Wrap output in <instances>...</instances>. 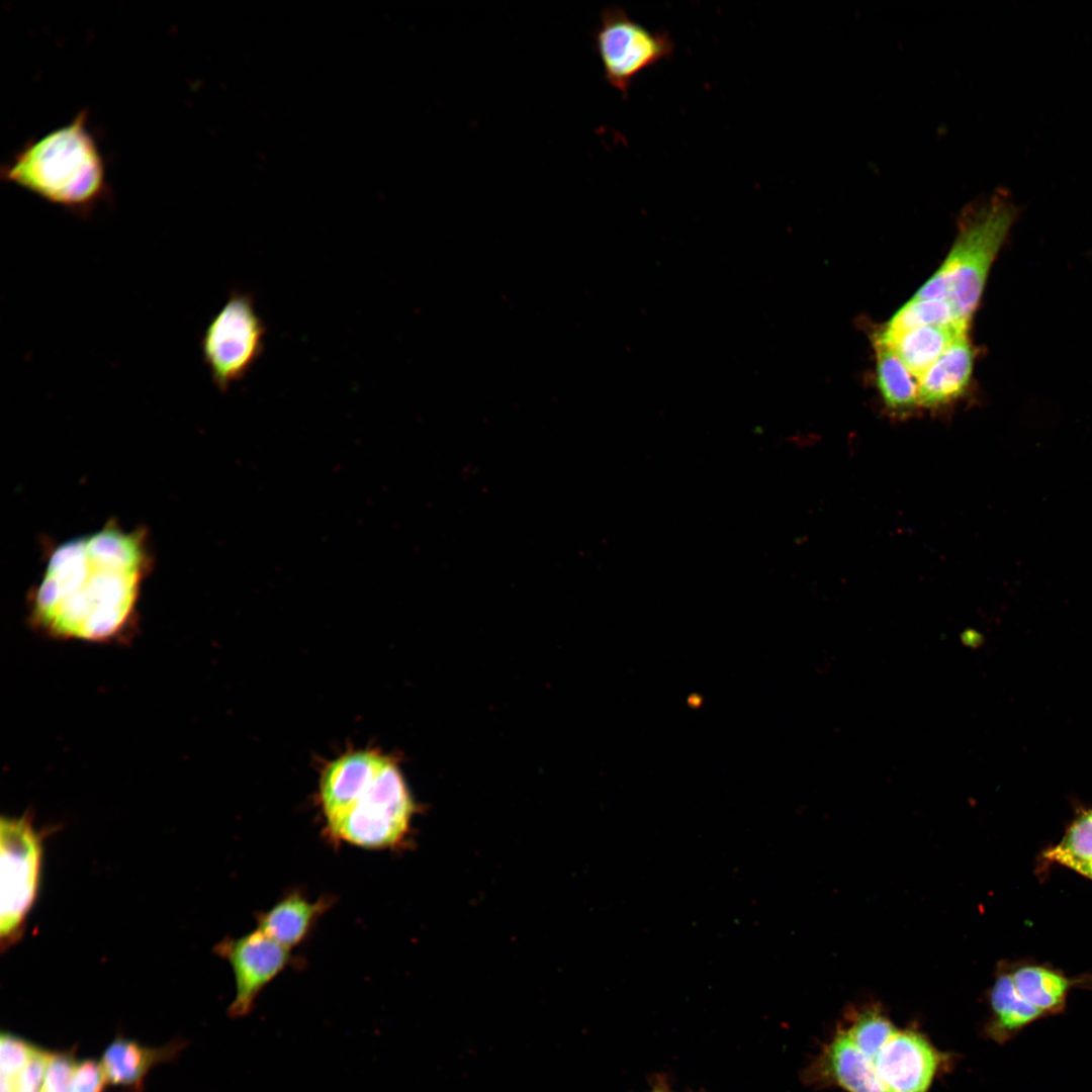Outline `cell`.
Wrapping results in <instances>:
<instances>
[{"label":"cell","mask_w":1092,"mask_h":1092,"mask_svg":"<svg viewBox=\"0 0 1092 1092\" xmlns=\"http://www.w3.org/2000/svg\"><path fill=\"white\" fill-rule=\"evenodd\" d=\"M976 638H978V634L975 633L974 631H971V632L967 631L964 634H962L963 642L965 644H969L971 646H974L975 642H978V640Z\"/></svg>","instance_id":"cell-25"},{"label":"cell","mask_w":1092,"mask_h":1092,"mask_svg":"<svg viewBox=\"0 0 1092 1092\" xmlns=\"http://www.w3.org/2000/svg\"><path fill=\"white\" fill-rule=\"evenodd\" d=\"M990 1003L992 1018L986 1030L987 1034L999 1043H1005L1030 1024L1045 1017L1019 995L1009 973H1002L996 978L990 993Z\"/></svg>","instance_id":"cell-16"},{"label":"cell","mask_w":1092,"mask_h":1092,"mask_svg":"<svg viewBox=\"0 0 1092 1092\" xmlns=\"http://www.w3.org/2000/svg\"><path fill=\"white\" fill-rule=\"evenodd\" d=\"M968 326H927L889 334L880 331L875 340L890 347L919 380Z\"/></svg>","instance_id":"cell-13"},{"label":"cell","mask_w":1092,"mask_h":1092,"mask_svg":"<svg viewBox=\"0 0 1092 1092\" xmlns=\"http://www.w3.org/2000/svg\"><path fill=\"white\" fill-rule=\"evenodd\" d=\"M953 324L964 325L958 321L951 305L946 300L913 296L897 310L881 331L896 334L920 327Z\"/></svg>","instance_id":"cell-19"},{"label":"cell","mask_w":1092,"mask_h":1092,"mask_svg":"<svg viewBox=\"0 0 1092 1092\" xmlns=\"http://www.w3.org/2000/svg\"><path fill=\"white\" fill-rule=\"evenodd\" d=\"M416 805L395 764L388 758L354 806L328 824L340 841L369 849L387 848L410 832Z\"/></svg>","instance_id":"cell-4"},{"label":"cell","mask_w":1092,"mask_h":1092,"mask_svg":"<svg viewBox=\"0 0 1092 1092\" xmlns=\"http://www.w3.org/2000/svg\"><path fill=\"white\" fill-rule=\"evenodd\" d=\"M387 760L378 752L359 750L342 755L325 768L320 800L328 824L354 806Z\"/></svg>","instance_id":"cell-10"},{"label":"cell","mask_w":1092,"mask_h":1092,"mask_svg":"<svg viewBox=\"0 0 1092 1092\" xmlns=\"http://www.w3.org/2000/svg\"><path fill=\"white\" fill-rule=\"evenodd\" d=\"M874 1064L889 1092H926L937 1071L939 1055L922 1035L897 1031Z\"/></svg>","instance_id":"cell-9"},{"label":"cell","mask_w":1092,"mask_h":1092,"mask_svg":"<svg viewBox=\"0 0 1092 1092\" xmlns=\"http://www.w3.org/2000/svg\"><path fill=\"white\" fill-rule=\"evenodd\" d=\"M876 383L882 399L896 416H906L919 406L918 379L893 350L875 340Z\"/></svg>","instance_id":"cell-17"},{"label":"cell","mask_w":1092,"mask_h":1092,"mask_svg":"<svg viewBox=\"0 0 1092 1092\" xmlns=\"http://www.w3.org/2000/svg\"><path fill=\"white\" fill-rule=\"evenodd\" d=\"M593 39L606 82L623 98L639 74L674 52L667 32L648 29L615 5L602 10Z\"/></svg>","instance_id":"cell-7"},{"label":"cell","mask_w":1092,"mask_h":1092,"mask_svg":"<svg viewBox=\"0 0 1092 1092\" xmlns=\"http://www.w3.org/2000/svg\"><path fill=\"white\" fill-rule=\"evenodd\" d=\"M151 564L145 532L113 523L59 545L32 592L33 625L57 639H120L135 622Z\"/></svg>","instance_id":"cell-1"},{"label":"cell","mask_w":1092,"mask_h":1092,"mask_svg":"<svg viewBox=\"0 0 1092 1092\" xmlns=\"http://www.w3.org/2000/svg\"><path fill=\"white\" fill-rule=\"evenodd\" d=\"M1019 995L1045 1017L1065 1010L1074 982L1061 973L1041 966H1023L1010 973Z\"/></svg>","instance_id":"cell-18"},{"label":"cell","mask_w":1092,"mask_h":1092,"mask_svg":"<svg viewBox=\"0 0 1092 1092\" xmlns=\"http://www.w3.org/2000/svg\"><path fill=\"white\" fill-rule=\"evenodd\" d=\"M897 1031L880 1011L869 1010L855 1019L846 1033L854 1045L874 1061Z\"/></svg>","instance_id":"cell-21"},{"label":"cell","mask_w":1092,"mask_h":1092,"mask_svg":"<svg viewBox=\"0 0 1092 1092\" xmlns=\"http://www.w3.org/2000/svg\"><path fill=\"white\" fill-rule=\"evenodd\" d=\"M1074 871L1077 873L1092 879V862L1079 866Z\"/></svg>","instance_id":"cell-26"},{"label":"cell","mask_w":1092,"mask_h":1092,"mask_svg":"<svg viewBox=\"0 0 1092 1092\" xmlns=\"http://www.w3.org/2000/svg\"><path fill=\"white\" fill-rule=\"evenodd\" d=\"M37 1045L26 1039L2 1032L0 1036L1 1079L14 1078L27 1064Z\"/></svg>","instance_id":"cell-23"},{"label":"cell","mask_w":1092,"mask_h":1092,"mask_svg":"<svg viewBox=\"0 0 1092 1092\" xmlns=\"http://www.w3.org/2000/svg\"><path fill=\"white\" fill-rule=\"evenodd\" d=\"M32 820L27 815L1 818L0 938L3 949L21 937L39 889L42 837Z\"/></svg>","instance_id":"cell-6"},{"label":"cell","mask_w":1092,"mask_h":1092,"mask_svg":"<svg viewBox=\"0 0 1092 1092\" xmlns=\"http://www.w3.org/2000/svg\"><path fill=\"white\" fill-rule=\"evenodd\" d=\"M265 335L266 326L252 295L232 291L200 339L203 363L220 392L249 374L264 352Z\"/></svg>","instance_id":"cell-5"},{"label":"cell","mask_w":1092,"mask_h":1092,"mask_svg":"<svg viewBox=\"0 0 1092 1092\" xmlns=\"http://www.w3.org/2000/svg\"><path fill=\"white\" fill-rule=\"evenodd\" d=\"M108 1084L100 1061L86 1059L77 1062L71 1092H104Z\"/></svg>","instance_id":"cell-24"},{"label":"cell","mask_w":1092,"mask_h":1092,"mask_svg":"<svg viewBox=\"0 0 1092 1092\" xmlns=\"http://www.w3.org/2000/svg\"><path fill=\"white\" fill-rule=\"evenodd\" d=\"M78 1060L73 1051L50 1052L41 1092H71Z\"/></svg>","instance_id":"cell-22"},{"label":"cell","mask_w":1092,"mask_h":1092,"mask_svg":"<svg viewBox=\"0 0 1092 1092\" xmlns=\"http://www.w3.org/2000/svg\"><path fill=\"white\" fill-rule=\"evenodd\" d=\"M329 903L311 902L295 892L278 901L258 919V929L290 949L300 943Z\"/></svg>","instance_id":"cell-15"},{"label":"cell","mask_w":1092,"mask_h":1092,"mask_svg":"<svg viewBox=\"0 0 1092 1092\" xmlns=\"http://www.w3.org/2000/svg\"><path fill=\"white\" fill-rule=\"evenodd\" d=\"M13 1092H41L39 1089H15Z\"/></svg>","instance_id":"cell-27"},{"label":"cell","mask_w":1092,"mask_h":1092,"mask_svg":"<svg viewBox=\"0 0 1092 1092\" xmlns=\"http://www.w3.org/2000/svg\"><path fill=\"white\" fill-rule=\"evenodd\" d=\"M87 110L28 140L1 168V178L75 215L89 217L111 195L104 155Z\"/></svg>","instance_id":"cell-2"},{"label":"cell","mask_w":1092,"mask_h":1092,"mask_svg":"<svg viewBox=\"0 0 1092 1092\" xmlns=\"http://www.w3.org/2000/svg\"><path fill=\"white\" fill-rule=\"evenodd\" d=\"M216 949L230 963L235 976L236 994L229 1008L234 1018L244 1017L253 1010L259 994L289 962V949L259 929L236 939H224Z\"/></svg>","instance_id":"cell-8"},{"label":"cell","mask_w":1092,"mask_h":1092,"mask_svg":"<svg viewBox=\"0 0 1092 1092\" xmlns=\"http://www.w3.org/2000/svg\"><path fill=\"white\" fill-rule=\"evenodd\" d=\"M821 1077L848 1092H889L874 1061L862 1054L846 1032L836 1034L820 1062Z\"/></svg>","instance_id":"cell-14"},{"label":"cell","mask_w":1092,"mask_h":1092,"mask_svg":"<svg viewBox=\"0 0 1092 1092\" xmlns=\"http://www.w3.org/2000/svg\"><path fill=\"white\" fill-rule=\"evenodd\" d=\"M1044 856L1072 870L1092 862V809L1079 815L1062 840L1049 848Z\"/></svg>","instance_id":"cell-20"},{"label":"cell","mask_w":1092,"mask_h":1092,"mask_svg":"<svg viewBox=\"0 0 1092 1092\" xmlns=\"http://www.w3.org/2000/svg\"><path fill=\"white\" fill-rule=\"evenodd\" d=\"M184 1045V1041L177 1039L163 1046L150 1048L116 1035L106 1046L100 1062L108 1084L140 1092L148 1073L156 1065L175 1059Z\"/></svg>","instance_id":"cell-12"},{"label":"cell","mask_w":1092,"mask_h":1092,"mask_svg":"<svg viewBox=\"0 0 1092 1092\" xmlns=\"http://www.w3.org/2000/svg\"><path fill=\"white\" fill-rule=\"evenodd\" d=\"M974 363L967 332L962 333L918 380L919 406L938 408L967 390Z\"/></svg>","instance_id":"cell-11"},{"label":"cell","mask_w":1092,"mask_h":1092,"mask_svg":"<svg viewBox=\"0 0 1092 1092\" xmlns=\"http://www.w3.org/2000/svg\"><path fill=\"white\" fill-rule=\"evenodd\" d=\"M1015 217L1016 208L1002 190L968 204L959 217L948 255L914 296L946 300L958 321L969 326L989 270Z\"/></svg>","instance_id":"cell-3"}]
</instances>
